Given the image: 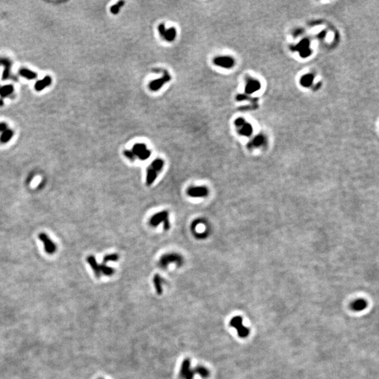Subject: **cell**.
Listing matches in <instances>:
<instances>
[{
    "instance_id": "6da1fadb",
    "label": "cell",
    "mask_w": 379,
    "mask_h": 379,
    "mask_svg": "<svg viewBox=\"0 0 379 379\" xmlns=\"http://www.w3.org/2000/svg\"><path fill=\"white\" fill-rule=\"evenodd\" d=\"M190 360L186 358L183 361L180 370V376L183 379H193L195 374H199L203 378H207L210 375V372L206 367L198 366L195 369L190 368Z\"/></svg>"
},
{
    "instance_id": "7a4b0ae2",
    "label": "cell",
    "mask_w": 379,
    "mask_h": 379,
    "mask_svg": "<svg viewBox=\"0 0 379 379\" xmlns=\"http://www.w3.org/2000/svg\"><path fill=\"white\" fill-rule=\"evenodd\" d=\"M163 222L164 230H168L170 228V222L168 220V212L167 211H162L153 215L150 220V225L152 227H157Z\"/></svg>"
},
{
    "instance_id": "3957f363",
    "label": "cell",
    "mask_w": 379,
    "mask_h": 379,
    "mask_svg": "<svg viewBox=\"0 0 379 379\" xmlns=\"http://www.w3.org/2000/svg\"><path fill=\"white\" fill-rule=\"evenodd\" d=\"M183 263L182 256L178 254H167L162 255L159 261V266L162 268H167L170 263H176V266H181Z\"/></svg>"
},
{
    "instance_id": "277c9868",
    "label": "cell",
    "mask_w": 379,
    "mask_h": 379,
    "mask_svg": "<svg viewBox=\"0 0 379 379\" xmlns=\"http://www.w3.org/2000/svg\"><path fill=\"white\" fill-rule=\"evenodd\" d=\"M132 152L135 157H138L140 160H146L151 155V151L147 149L146 145L143 143H136L132 148Z\"/></svg>"
},
{
    "instance_id": "5b68a950",
    "label": "cell",
    "mask_w": 379,
    "mask_h": 379,
    "mask_svg": "<svg viewBox=\"0 0 379 379\" xmlns=\"http://www.w3.org/2000/svg\"><path fill=\"white\" fill-rule=\"evenodd\" d=\"M230 324L231 327L235 328L237 329V333L240 338H246L249 335V331L247 328L243 326L242 318L239 316H237L232 319Z\"/></svg>"
},
{
    "instance_id": "8992f818",
    "label": "cell",
    "mask_w": 379,
    "mask_h": 379,
    "mask_svg": "<svg viewBox=\"0 0 379 379\" xmlns=\"http://www.w3.org/2000/svg\"><path fill=\"white\" fill-rule=\"evenodd\" d=\"M39 239L43 242L44 246V250L48 254H53L56 251V244L53 242L49 236L45 233H40L39 234Z\"/></svg>"
},
{
    "instance_id": "52a82bcc",
    "label": "cell",
    "mask_w": 379,
    "mask_h": 379,
    "mask_svg": "<svg viewBox=\"0 0 379 379\" xmlns=\"http://www.w3.org/2000/svg\"><path fill=\"white\" fill-rule=\"evenodd\" d=\"M187 194L190 197H206L209 195V190L205 186H193L188 189Z\"/></svg>"
},
{
    "instance_id": "ba28073f",
    "label": "cell",
    "mask_w": 379,
    "mask_h": 379,
    "mask_svg": "<svg viewBox=\"0 0 379 379\" xmlns=\"http://www.w3.org/2000/svg\"><path fill=\"white\" fill-rule=\"evenodd\" d=\"M171 80V77L167 73H165L164 76L159 79L152 81L150 84V89L153 91H157L159 89H161L164 84L169 82Z\"/></svg>"
},
{
    "instance_id": "9c48e42d",
    "label": "cell",
    "mask_w": 379,
    "mask_h": 379,
    "mask_svg": "<svg viewBox=\"0 0 379 379\" xmlns=\"http://www.w3.org/2000/svg\"><path fill=\"white\" fill-rule=\"evenodd\" d=\"M214 64L224 68H230L234 65V61L230 57H217L213 59Z\"/></svg>"
},
{
    "instance_id": "30bf717a",
    "label": "cell",
    "mask_w": 379,
    "mask_h": 379,
    "mask_svg": "<svg viewBox=\"0 0 379 379\" xmlns=\"http://www.w3.org/2000/svg\"><path fill=\"white\" fill-rule=\"evenodd\" d=\"M86 261L90 265V266H91L95 275L97 277H101V272L100 269V265L98 264L97 261L96 260V258L94 255H89V256L87 257Z\"/></svg>"
},
{
    "instance_id": "8fae6325",
    "label": "cell",
    "mask_w": 379,
    "mask_h": 379,
    "mask_svg": "<svg viewBox=\"0 0 379 379\" xmlns=\"http://www.w3.org/2000/svg\"><path fill=\"white\" fill-rule=\"evenodd\" d=\"M158 173L155 171L151 167H148L147 169V175H146V184L147 185H151L155 181L157 177Z\"/></svg>"
},
{
    "instance_id": "7c38bea8",
    "label": "cell",
    "mask_w": 379,
    "mask_h": 379,
    "mask_svg": "<svg viewBox=\"0 0 379 379\" xmlns=\"http://www.w3.org/2000/svg\"><path fill=\"white\" fill-rule=\"evenodd\" d=\"M164 279H162L158 274H156L154 276V277H153V284H154L155 290L157 291V294L158 295H161L162 294V291H163L162 284L164 282Z\"/></svg>"
},
{
    "instance_id": "4fadbf2b",
    "label": "cell",
    "mask_w": 379,
    "mask_h": 379,
    "mask_svg": "<svg viewBox=\"0 0 379 379\" xmlns=\"http://www.w3.org/2000/svg\"><path fill=\"white\" fill-rule=\"evenodd\" d=\"M366 305H367V304H366V302L365 300L359 299L355 300V301L352 304V308H353V310L354 311H361L362 310L365 309Z\"/></svg>"
},
{
    "instance_id": "5bb4252c",
    "label": "cell",
    "mask_w": 379,
    "mask_h": 379,
    "mask_svg": "<svg viewBox=\"0 0 379 379\" xmlns=\"http://www.w3.org/2000/svg\"><path fill=\"white\" fill-rule=\"evenodd\" d=\"M176 37V30L174 28H170L166 30L164 38L167 41H173Z\"/></svg>"
},
{
    "instance_id": "9a60e30c",
    "label": "cell",
    "mask_w": 379,
    "mask_h": 379,
    "mask_svg": "<svg viewBox=\"0 0 379 379\" xmlns=\"http://www.w3.org/2000/svg\"><path fill=\"white\" fill-rule=\"evenodd\" d=\"M164 162L162 160V159H156L155 160H154L152 162L150 167L152 168L153 169L157 171V173H159L162 171V168L164 167Z\"/></svg>"
},
{
    "instance_id": "2e32d148",
    "label": "cell",
    "mask_w": 379,
    "mask_h": 379,
    "mask_svg": "<svg viewBox=\"0 0 379 379\" xmlns=\"http://www.w3.org/2000/svg\"><path fill=\"white\" fill-rule=\"evenodd\" d=\"M51 82H52L51 78L49 77H46L43 80L39 81V82L36 83L35 89H37V91H41V90L43 89L44 87L49 85Z\"/></svg>"
},
{
    "instance_id": "e0dca14e",
    "label": "cell",
    "mask_w": 379,
    "mask_h": 379,
    "mask_svg": "<svg viewBox=\"0 0 379 379\" xmlns=\"http://www.w3.org/2000/svg\"><path fill=\"white\" fill-rule=\"evenodd\" d=\"M100 269L101 274H103L105 276H112L114 275V273L115 272V269L111 267L107 266V265L103 263L100 265Z\"/></svg>"
},
{
    "instance_id": "ac0fdd59",
    "label": "cell",
    "mask_w": 379,
    "mask_h": 379,
    "mask_svg": "<svg viewBox=\"0 0 379 379\" xmlns=\"http://www.w3.org/2000/svg\"><path fill=\"white\" fill-rule=\"evenodd\" d=\"M119 260V255L117 254H112L106 255L103 258V264H106L107 262H116Z\"/></svg>"
},
{
    "instance_id": "d6986e66",
    "label": "cell",
    "mask_w": 379,
    "mask_h": 379,
    "mask_svg": "<svg viewBox=\"0 0 379 379\" xmlns=\"http://www.w3.org/2000/svg\"><path fill=\"white\" fill-rule=\"evenodd\" d=\"M12 136H13V132L10 130H5L0 138V140L2 143H7L11 139Z\"/></svg>"
},
{
    "instance_id": "ffe728a7",
    "label": "cell",
    "mask_w": 379,
    "mask_h": 379,
    "mask_svg": "<svg viewBox=\"0 0 379 379\" xmlns=\"http://www.w3.org/2000/svg\"><path fill=\"white\" fill-rule=\"evenodd\" d=\"M20 74L22 75V76L28 78V80H32L37 77V74H36L35 73H33V72H31L28 70H26V69H22V70H21L20 72Z\"/></svg>"
},
{
    "instance_id": "44dd1931",
    "label": "cell",
    "mask_w": 379,
    "mask_h": 379,
    "mask_svg": "<svg viewBox=\"0 0 379 379\" xmlns=\"http://www.w3.org/2000/svg\"><path fill=\"white\" fill-rule=\"evenodd\" d=\"M258 88H259V84L255 82H252L248 84L247 86H246V91L248 93H252L256 91Z\"/></svg>"
},
{
    "instance_id": "7402d4cb",
    "label": "cell",
    "mask_w": 379,
    "mask_h": 379,
    "mask_svg": "<svg viewBox=\"0 0 379 379\" xmlns=\"http://www.w3.org/2000/svg\"><path fill=\"white\" fill-rule=\"evenodd\" d=\"M124 2L121 1V2H119L117 4L113 5V7L110 8V11H111V12H112V14H118L119 12L120 8H121V7H122L123 6H124Z\"/></svg>"
},
{
    "instance_id": "603a6c76",
    "label": "cell",
    "mask_w": 379,
    "mask_h": 379,
    "mask_svg": "<svg viewBox=\"0 0 379 379\" xmlns=\"http://www.w3.org/2000/svg\"><path fill=\"white\" fill-rule=\"evenodd\" d=\"M13 91V86H5L0 90V94L2 96H7L10 94Z\"/></svg>"
},
{
    "instance_id": "cb8c5ba5",
    "label": "cell",
    "mask_w": 379,
    "mask_h": 379,
    "mask_svg": "<svg viewBox=\"0 0 379 379\" xmlns=\"http://www.w3.org/2000/svg\"><path fill=\"white\" fill-rule=\"evenodd\" d=\"M240 132H241V134L243 135H245V136H249V135L250 134L251 132V126L249 124H244L243 126V127L241 129V131Z\"/></svg>"
},
{
    "instance_id": "d4e9b609",
    "label": "cell",
    "mask_w": 379,
    "mask_h": 379,
    "mask_svg": "<svg viewBox=\"0 0 379 379\" xmlns=\"http://www.w3.org/2000/svg\"><path fill=\"white\" fill-rule=\"evenodd\" d=\"M312 77L311 75H307V76L304 77L302 79V84L304 86H309L310 84L312 82Z\"/></svg>"
},
{
    "instance_id": "484cf974",
    "label": "cell",
    "mask_w": 379,
    "mask_h": 379,
    "mask_svg": "<svg viewBox=\"0 0 379 379\" xmlns=\"http://www.w3.org/2000/svg\"><path fill=\"white\" fill-rule=\"evenodd\" d=\"M124 155L126 157H127L129 159H130L131 161H134L135 159H136V157H135V155L133 152H132L131 150H124Z\"/></svg>"
},
{
    "instance_id": "4316f807",
    "label": "cell",
    "mask_w": 379,
    "mask_h": 379,
    "mask_svg": "<svg viewBox=\"0 0 379 379\" xmlns=\"http://www.w3.org/2000/svg\"><path fill=\"white\" fill-rule=\"evenodd\" d=\"M166 30H166V28H165L164 24H160V25L158 26V31H159V35H160L162 37H164L165 32H166Z\"/></svg>"
},
{
    "instance_id": "83f0119b",
    "label": "cell",
    "mask_w": 379,
    "mask_h": 379,
    "mask_svg": "<svg viewBox=\"0 0 379 379\" xmlns=\"http://www.w3.org/2000/svg\"><path fill=\"white\" fill-rule=\"evenodd\" d=\"M263 138L261 136H258L257 138H255L254 140V146H258L261 145V144L263 143Z\"/></svg>"
},
{
    "instance_id": "f1b7e54d",
    "label": "cell",
    "mask_w": 379,
    "mask_h": 379,
    "mask_svg": "<svg viewBox=\"0 0 379 379\" xmlns=\"http://www.w3.org/2000/svg\"><path fill=\"white\" fill-rule=\"evenodd\" d=\"M235 124L237 126H242L244 125V120L242 119H238L236 120Z\"/></svg>"
},
{
    "instance_id": "f546056e",
    "label": "cell",
    "mask_w": 379,
    "mask_h": 379,
    "mask_svg": "<svg viewBox=\"0 0 379 379\" xmlns=\"http://www.w3.org/2000/svg\"><path fill=\"white\" fill-rule=\"evenodd\" d=\"M6 129H7V125L4 124V123H1L0 124V131H4Z\"/></svg>"
},
{
    "instance_id": "4dcf8cb0",
    "label": "cell",
    "mask_w": 379,
    "mask_h": 379,
    "mask_svg": "<svg viewBox=\"0 0 379 379\" xmlns=\"http://www.w3.org/2000/svg\"><path fill=\"white\" fill-rule=\"evenodd\" d=\"M99 379H102V378H99Z\"/></svg>"
}]
</instances>
